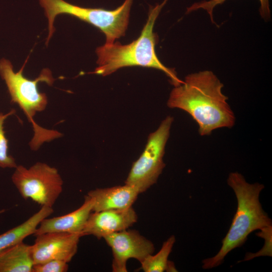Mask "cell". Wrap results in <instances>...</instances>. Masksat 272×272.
Segmentation results:
<instances>
[{"mask_svg":"<svg viewBox=\"0 0 272 272\" xmlns=\"http://www.w3.org/2000/svg\"><path fill=\"white\" fill-rule=\"evenodd\" d=\"M223 87L212 71L190 74L172 89L167 105L188 113L198 124L201 136L208 135L218 128H231L235 116L228 97L222 92Z\"/></svg>","mask_w":272,"mask_h":272,"instance_id":"obj_1","label":"cell"},{"mask_svg":"<svg viewBox=\"0 0 272 272\" xmlns=\"http://www.w3.org/2000/svg\"><path fill=\"white\" fill-rule=\"evenodd\" d=\"M167 1L150 7L147 22L136 40L127 45L114 42L97 47L96 52L98 66L91 73L105 76L123 67L138 66L162 71L169 78L174 87L181 84L183 81L178 78L174 70L165 66L159 59L155 51L158 37L153 32L154 26Z\"/></svg>","mask_w":272,"mask_h":272,"instance_id":"obj_2","label":"cell"},{"mask_svg":"<svg viewBox=\"0 0 272 272\" xmlns=\"http://www.w3.org/2000/svg\"><path fill=\"white\" fill-rule=\"evenodd\" d=\"M227 183L235 194L237 210L219 252L213 257L202 260L203 269L221 264L226 256L242 245L253 231L272 226L271 220L262 209L259 199L260 193L264 187L263 184L249 183L238 172L230 173Z\"/></svg>","mask_w":272,"mask_h":272,"instance_id":"obj_3","label":"cell"},{"mask_svg":"<svg viewBox=\"0 0 272 272\" xmlns=\"http://www.w3.org/2000/svg\"><path fill=\"white\" fill-rule=\"evenodd\" d=\"M25 64L26 62L19 71L16 73L11 61L3 58L0 60V76L5 82L11 102L19 106L32 124L34 134L29 146L31 150L36 151L44 143L59 138L62 134L55 130L41 127L34 119L37 113L46 109L48 104L47 97L44 93L39 91L38 84L45 82L52 86L55 80L51 72L48 69H44L38 77L31 80L23 75Z\"/></svg>","mask_w":272,"mask_h":272,"instance_id":"obj_4","label":"cell"},{"mask_svg":"<svg viewBox=\"0 0 272 272\" xmlns=\"http://www.w3.org/2000/svg\"><path fill=\"white\" fill-rule=\"evenodd\" d=\"M39 1L48 21L46 45L55 30L53 25L55 17L60 14L71 15L97 28L105 35V44H110L124 36L133 0H125L121 6L113 10L82 7L64 0Z\"/></svg>","mask_w":272,"mask_h":272,"instance_id":"obj_5","label":"cell"},{"mask_svg":"<svg viewBox=\"0 0 272 272\" xmlns=\"http://www.w3.org/2000/svg\"><path fill=\"white\" fill-rule=\"evenodd\" d=\"M11 179L23 198L41 207L52 208L63 190V181L57 169L43 162L29 168L17 165Z\"/></svg>","mask_w":272,"mask_h":272,"instance_id":"obj_6","label":"cell"},{"mask_svg":"<svg viewBox=\"0 0 272 272\" xmlns=\"http://www.w3.org/2000/svg\"><path fill=\"white\" fill-rule=\"evenodd\" d=\"M173 121L172 116H167L150 133L144 152L132 164L125 184L134 187L140 193L157 182L165 167L163 158Z\"/></svg>","mask_w":272,"mask_h":272,"instance_id":"obj_7","label":"cell"},{"mask_svg":"<svg viewBox=\"0 0 272 272\" xmlns=\"http://www.w3.org/2000/svg\"><path fill=\"white\" fill-rule=\"evenodd\" d=\"M103 238L111 248L112 271L126 272L127 261L134 258L142 263L155 251L152 241L135 230L128 229L111 233Z\"/></svg>","mask_w":272,"mask_h":272,"instance_id":"obj_8","label":"cell"},{"mask_svg":"<svg viewBox=\"0 0 272 272\" xmlns=\"http://www.w3.org/2000/svg\"><path fill=\"white\" fill-rule=\"evenodd\" d=\"M31 246L33 264L51 260L70 262L78 251L80 234L48 232L35 236Z\"/></svg>","mask_w":272,"mask_h":272,"instance_id":"obj_9","label":"cell"},{"mask_svg":"<svg viewBox=\"0 0 272 272\" xmlns=\"http://www.w3.org/2000/svg\"><path fill=\"white\" fill-rule=\"evenodd\" d=\"M138 216L131 207L123 210L93 212L82 231V236L93 235L101 239L108 234L128 229L137 222Z\"/></svg>","mask_w":272,"mask_h":272,"instance_id":"obj_10","label":"cell"},{"mask_svg":"<svg viewBox=\"0 0 272 272\" xmlns=\"http://www.w3.org/2000/svg\"><path fill=\"white\" fill-rule=\"evenodd\" d=\"M94 203L93 199L86 195L82 206L73 212L60 216L44 219L34 235L48 232H67L80 234L82 236V231L93 212Z\"/></svg>","mask_w":272,"mask_h":272,"instance_id":"obj_11","label":"cell"},{"mask_svg":"<svg viewBox=\"0 0 272 272\" xmlns=\"http://www.w3.org/2000/svg\"><path fill=\"white\" fill-rule=\"evenodd\" d=\"M139 194L135 188L125 184L109 188H96L89 191L87 195L94 200L93 212H100L129 208Z\"/></svg>","mask_w":272,"mask_h":272,"instance_id":"obj_12","label":"cell"},{"mask_svg":"<svg viewBox=\"0 0 272 272\" xmlns=\"http://www.w3.org/2000/svg\"><path fill=\"white\" fill-rule=\"evenodd\" d=\"M31 246L23 241L0 251V272H32Z\"/></svg>","mask_w":272,"mask_h":272,"instance_id":"obj_13","label":"cell"},{"mask_svg":"<svg viewBox=\"0 0 272 272\" xmlns=\"http://www.w3.org/2000/svg\"><path fill=\"white\" fill-rule=\"evenodd\" d=\"M53 212L52 208L43 206L21 224L0 234V251L23 241L35 233L40 222Z\"/></svg>","mask_w":272,"mask_h":272,"instance_id":"obj_14","label":"cell"},{"mask_svg":"<svg viewBox=\"0 0 272 272\" xmlns=\"http://www.w3.org/2000/svg\"><path fill=\"white\" fill-rule=\"evenodd\" d=\"M175 242L174 235L168 238L157 254L149 255L141 263L142 269L145 272H162L166 270L169 261L168 257Z\"/></svg>","mask_w":272,"mask_h":272,"instance_id":"obj_15","label":"cell"},{"mask_svg":"<svg viewBox=\"0 0 272 272\" xmlns=\"http://www.w3.org/2000/svg\"><path fill=\"white\" fill-rule=\"evenodd\" d=\"M12 109L7 113L0 112V168H15L17 164L15 158L8 154V140L4 129V124L6 119L15 113Z\"/></svg>","mask_w":272,"mask_h":272,"instance_id":"obj_16","label":"cell"},{"mask_svg":"<svg viewBox=\"0 0 272 272\" xmlns=\"http://www.w3.org/2000/svg\"><path fill=\"white\" fill-rule=\"evenodd\" d=\"M226 0H210L196 2L187 8L186 13L202 9L206 10L210 15L211 21L214 23L213 20V10L217 5L223 4ZM260 2L259 12L261 17L266 20L270 17L269 0H259Z\"/></svg>","mask_w":272,"mask_h":272,"instance_id":"obj_17","label":"cell"},{"mask_svg":"<svg viewBox=\"0 0 272 272\" xmlns=\"http://www.w3.org/2000/svg\"><path fill=\"white\" fill-rule=\"evenodd\" d=\"M68 269L67 262L59 260H51L33 264L32 272H66Z\"/></svg>","mask_w":272,"mask_h":272,"instance_id":"obj_18","label":"cell"},{"mask_svg":"<svg viewBox=\"0 0 272 272\" xmlns=\"http://www.w3.org/2000/svg\"><path fill=\"white\" fill-rule=\"evenodd\" d=\"M166 271H177V269L172 261H168Z\"/></svg>","mask_w":272,"mask_h":272,"instance_id":"obj_19","label":"cell"},{"mask_svg":"<svg viewBox=\"0 0 272 272\" xmlns=\"http://www.w3.org/2000/svg\"><path fill=\"white\" fill-rule=\"evenodd\" d=\"M6 210L5 209H2V210H0V215L4 213L5 212H6Z\"/></svg>","mask_w":272,"mask_h":272,"instance_id":"obj_20","label":"cell"}]
</instances>
